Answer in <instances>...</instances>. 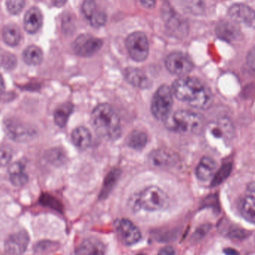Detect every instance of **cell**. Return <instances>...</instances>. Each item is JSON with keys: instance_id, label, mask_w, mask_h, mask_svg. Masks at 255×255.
<instances>
[{"instance_id": "obj_1", "label": "cell", "mask_w": 255, "mask_h": 255, "mask_svg": "<svg viewBox=\"0 0 255 255\" xmlns=\"http://www.w3.org/2000/svg\"><path fill=\"white\" fill-rule=\"evenodd\" d=\"M176 98L198 109H209L213 103L212 93L199 79L184 76L177 79L172 88Z\"/></svg>"}, {"instance_id": "obj_2", "label": "cell", "mask_w": 255, "mask_h": 255, "mask_svg": "<svg viewBox=\"0 0 255 255\" xmlns=\"http://www.w3.org/2000/svg\"><path fill=\"white\" fill-rule=\"evenodd\" d=\"M91 121L94 130L101 137L116 139L121 136L119 117L109 105H98L91 113Z\"/></svg>"}, {"instance_id": "obj_3", "label": "cell", "mask_w": 255, "mask_h": 255, "mask_svg": "<svg viewBox=\"0 0 255 255\" xmlns=\"http://www.w3.org/2000/svg\"><path fill=\"white\" fill-rule=\"evenodd\" d=\"M165 122L168 128L179 133H199L205 128V120L202 115L189 111H178L169 115Z\"/></svg>"}, {"instance_id": "obj_4", "label": "cell", "mask_w": 255, "mask_h": 255, "mask_svg": "<svg viewBox=\"0 0 255 255\" xmlns=\"http://www.w3.org/2000/svg\"><path fill=\"white\" fill-rule=\"evenodd\" d=\"M136 205L145 211H163L169 206V198L160 187L151 186L141 192L136 199Z\"/></svg>"}, {"instance_id": "obj_5", "label": "cell", "mask_w": 255, "mask_h": 255, "mask_svg": "<svg viewBox=\"0 0 255 255\" xmlns=\"http://www.w3.org/2000/svg\"><path fill=\"white\" fill-rule=\"evenodd\" d=\"M173 105V94L172 89L167 85L158 88L153 97L151 112L156 119L166 121L170 115Z\"/></svg>"}, {"instance_id": "obj_6", "label": "cell", "mask_w": 255, "mask_h": 255, "mask_svg": "<svg viewBox=\"0 0 255 255\" xmlns=\"http://www.w3.org/2000/svg\"><path fill=\"white\" fill-rule=\"evenodd\" d=\"M126 47L132 59L138 62L145 61L149 53L148 37L142 31H135L126 39Z\"/></svg>"}, {"instance_id": "obj_7", "label": "cell", "mask_w": 255, "mask_h": 255, "mask_svg": "<svg viewBox=\"0 0 255 255\" xmlns=\"http://www.w3.org/2000/svg\"><path fill=\"white\" fill-rule=\"evenodd\" d=\"M208 137L217 146L229 145L233 139L234 128L232 124L226 120L211 123L207 128Z\"/></svg>"}, {"instance_id": "obj_8", "label": "cell", "mask_w": 255, "mask_h": 255, "mask_svg": "<svg viewBox=\"0 0 255 255\" xmlns=\"http://www.w3.org/2000/svg\"><path fill=\"white\" fill-rule=\"evenodd\" d=\"M166 68L172 74L184 77L193 70L194 64L188 55L181 52H173L166 59Z\"/></svg>"}, {"instance_id": "obj_9", "label": "cell", "mask_w": 255, "mask_h": 255, "mask_svg": "<svg viewBox=\"0 0 255 255\" xmlns=\"http://www.w3.org/2000/svg\"><path fill=\"white\" fill-rule=\"evenodd\" d=\"M103 46L100 38L90 35L81 34L73 43V50L80 57H91L97 53Z\"/></svg>"}, {"instance_id": "obj_10", "label": "cell", "mask_w": 255, "mask_h": 255, "mask_svg": "<svg viewBox=\"0 0 255 255\" xmlns=\"http://www.w3.org/2000/svg\"><path fill=\"white\" fill-rule=\"evenodd\" d=\"M115 227L118 238L125 245H135L142 239V234L139 228L130 220L126 219L118 220L115 223Z\"/></svg>"}, {"instance_id": "obj_11", "label": "cell", "mask_w": 255, "mask_h": 255, "mask_svg": "<svg viewBox=\"0 0 255 255\" xmlns=\"http://www.w3.org/2000/svg\"><path fill=\"white\" fill-rule=\"evenodd\" d=\"M6 134L16 142L31 140L36 134V130L30 126L16 121H7L4 125Z\"/></svg>"}, {"instance_id": "obj_12", "label": "cell", "mask_w": 255, "mask_h": 255, "mask_svg": "<svg viewBox=\"0 0 255 255\" xmlns=\"http://www.w3.org/2000/svg\"><path fill=\"white\" fill-rule=\"evenodd\" d=\"M29 235L25 230L11 234L4 242V252L9 255H22L29 244Z\"/></svg>"}, {"instance_id": "obj_13", "label": "cell", "mask_w": 255, "mask_h": 255, "mask_svg": "<svg viewBox=\"0 0 255 255\" xmlns=\"http://www.w3.org/2000/svg\"><path fill=\"white\" fill-rule=\"evenodd\" d=\"M164 13L166 28L172 35L183 37L187 34L188 25L182 16L172 10H166Z\"/></svg>"}, {"instance_id": "obj_14", "label": "cell", "mask_w": 255, "mask_h": 255, "mask_svg": "<svg viewBox=\"0 0 255 255\" xmlns=\"http://www.w3.org/2000/svg\"><path fill=\"white\" fill-rule=\"evenodd\" d=\"M229 15L231 19L237 23H244L250 27L254 26V10L247 4H234L229 10Z\"/></svg>"}, {"instance_id": "obj_15", "label": "cell", "mask_w": 255, "mask_h": 255, "mask_svg": "<svg viewBox=\"0 0 255 255\" xmlns=\"http://www.w3.org/2000/svg\"><path fill=\"white\" fill-rule=\"evenodd\" d=\"M217 37L225 41H237L241 37V31L238 23L235 21L223 20L219 22L216 28Z\"/></svg>"}, {"instance_id": "obj_16", "label": "cell", "mask_w": 255, "mask_h": 255, "mask_svg": "<svg viewBox=\"0 0 255 255\" xmlns=\"http://www.w3.org/2000/svg\"><path fill=\"white\" fill-rule=\"evenodd\" d=\"M71 255H105L104 245L97 238H87L74 249Z\"/></svg>"}, {"instance_id": "obj_17", "label": "cell", "mask_w": 255, "mask_h": 255, "mask_svg": "<svg viewBox=\"0 0 255 255\" xmlns=\"http://www.w3.org/2000/svg\"><path fill=\"white\" fill-rule=\"evenodd\" d=\"M255 184L254 182H252L247 190V196L243 199L240 208L241 215L252 224H254L255 220Z\"/></svg>"}, {"instance_id": "obj_18", "label": "cell", "mask_w": 255, "mask_h": 255, "mask_svg": "<svg viewBox=\"0 0 255 255\" xmlns=\"http://www.w3.org/2000/svg\"><path fill=\"white\" fill-rule=\"evenodd\" d=\"M217 170V163L210 157H204L196 168V176L200 181H208L215 175Z\"/></svg>"}, {"instance_id": "obj_19", "label": "cell", "mask_w": 255, "mask_h": 255, "mask_svg": "<svg viewBox=\"0 0 255 255\" xmlns=\"http://www.w3.org/2000/svg\"><path fill=\"white\" fill-rule=\"evenodd\" d=\"M41 12L37 7H31L24 16V28L29 34L38 31L42 25Z\"/></svg>"}, {"instance_id": "obj_20", "label": "cell", "mask_w": 255, "mask_h": 255, "mask_svg": "<svg viewBox=\"0 0 255 255\" xmlns=\"http://www.w3.org/2000/svg\"><path fill=\"white\" fill-rule=\"evenodd\" d=\"M124 76L127 82L136 88L145 89L151 86V81L149 80L148 76L139 69H127L125 70Z\"/></svg>"}, {"instance_id": "obj_21", "label": "cell", "mask_w": 255, "mask_h": 255, "mask_svg": "<svg viewBox=\"0 0 255 255\" xmlns=\"http://www.w3.org/2000/svg\"><path fill=\"white\" fill-rule=\"evenodd\" d=\"M176 156L173 152L167 150H157L150 155V161L154 166L166 167L176 163Z\"/></svg>"}, {"instance_id": "obj_22", "label": "cell", "mask_w": 255, "mask_h": 255, "mask_svg": "<svg viewBox=\"0 0 255 255\" xmlns=\"http://www.w3.org/2000/svg\"><path fill=\"white\" fill-rule=\"evenodd\" d=\"M71 139L76 148L80 150L86 149L91 145V132L85 127L76 128L72 131Z\"/></svg>"}, {"instance_id": "obj_23", "label": "cell", "mask_w": 255, "mask_h": 255, "mask_svg": "<svg viewBox=\"0 0 255 255\" xmlns=\"http://www.w3.org/2000/svg\"><path fill=\"white\" fill-rule=\"evenodd\" d=\"M73 105L71 103H64L57 108L54 112L53 119L55 125L59 128H64L67 121L73 112Z\"/></svg>"}, {"instance_id": "obj_24", "label": "cell", "mask_w": 255, "mask_h": 255, "mask_svg": "<svg viewBox=\"0 0 255 255\" xmlns=\"http://www.w3.org/2000/svg\"><path fill=\"white\" fill-rule=\"evenodd\" d=\"M22 58L28 65H39L43 61V52L38 46L31 45L24 50Z\"/></svg>"}, {"instance_id": "obj_25", "label": "cell", "mask_w": 255, "mask_h": 255, "mask_svg": "<svg viewBox=\"0 0 255 255\" xmlns=\"http://www.w3.org/2000/svg\"><path fill=\"white\" fill-rule=\"evenodd\" d=\"M2 38L8 46H17L20 40V31L18 27L13 24L6 25L2 30Z\"/></svg>"}, {"instance_id": "obj_26", "label": "cell", "mask_w": 255, "mask_h": 255, "mask_svg": "<svg viewBox=\"0 0 255 255\" xmlns=\"http://www.w3.org/2000/svg\"><path fill=\"white\" fill-rule=\"evenodd\" d=\"M148 136L145 132L134 130L127 137V145L133 149L141 150L146 145Z\"/></svg>"}, {"instance_id": "obj_27", "label": "cell", "mask_w": 255, "mask_h": 255, "mask_svg": "<svg viewBox=\"0 0 255 255\" xmlns=\"http://www.w3.org/2000/svg\"><path fill=\"white\" fill-rule=\"evenodd\" d=\"M39 202L43 206L47 207V208L54 210L57 212H62L63 206L61 202L58 201L56 198L53 197L50 195L42 194Z\"/></svg>"}, {"instance_id": "obj_28", "label": "cell", "mask_w": 255, "mask_h": 255, "mask_svg": "<svg viewBox=\"0 0 255 255\" xmlns=\"http://www.w3.org/2000/svg\"><path fill=\"white\" fill-rule=\"evenodd\" d=\"M183 4L189 12L195 15L202 14L205 10L203 0H183Z\"/></svg>"}, {"instance_id": "obj_29", "label": "cell", "mask_w": 255, "mask_h": 255, "mask_svg": "<svg viewBox=\"0 0 255 255\" xmlns=\"http://www.w3.org/2000/svg\"><path fill=\"white\" fill-rule=\"evenodd\" d=\"M251 234L252 232L250 231L246 230V229L238 227V226L229 228V230L226 232V235L230 239L235 240V241H243V240L247 239L251 235Z\"/></svg>"}, {"instance_id": "obj_30", "label": "cell", "mask_w": 255, "mask_h": 255, "mask_svg": "<svg viewBox=\"0 0 255 255\" xmlns=\"http://www.w3.org/2000/svg\"><path fill=\"white\" fill-rule=\"evenodd\" d=\"M82 11L85 17L89 20L98 11L95 0H84L82 5Z\"/></svg>"}, {"instance_id": "obj_31", "label": "cell", "mask_w": 255, "mask_h": 255, "mask_svg": "<svg viewBox=\"0 0 255 255\" xmlns=\"http://www.w3.org/2000/svg\"><path fill=\"white\" fill-rule=\"evenodd\" d=\"M232 171V165L226 164L220 169L219 172H216L214 175V178L213 180L212 186H217L221 184L230 174Z\"/></svg>"}, {"instance_id": "obj_32", "label": "cell", "mask_w": 255, "mask_h": 255, "mask_svg": "<svg viewBox=\"0 0 255 255\" xmlns=\"http://www.w3.org/2000/svg\"><path fill=\"white\" fill-rule=\"evenodd\" d=\"M6 6L10 13L17 14L23 9L25 6V0H7Z\"/></svg>"}, {"instance_id": "obj_33", "label": "cell", "mask_w": 255, "mask_h": 255, "mask_svg": "<svg viewBox=\"0 0 255 255\" xmlns=\"http://www.w3.org/2000/svg\"><path fill=\"white\" fill-rule=\"evenodd\" d=\"M107 16L106 13L101 10H99L89 19L90 24L94 28H100L106 24Z\"/></svg>"}, {"instance_id": "obj_34", "label": "cell", "mask_w": 255, "mask_h": 255, "mask_svg": "<svg viewBox=\"0 0 255 255\" xmlns=\"http://www.w3.org/2000/svg\"><path fill=\"white\" fill-rule=\"evenodd\" d=\"M10 181L15 187H22L28 183V176L25 172H19V173L10 175Z\"/></svg>"}, {"instance_id": "obj_35", "label": "cell", "mask_w": 255, "mask_h": 255, "mask_svg": "<svg viewBox=\"0 0 255 255\" xmlns=\"http://www.w3.org/2000/svg\"><path fill=\"white\" fill-rule=\"evenodd\" d=\"M13 151L7 146L0 147V167L7 166L12 159Z\"/></svg>"}, {"instance_id": "obj_36", "label": "cell", "mask_w": 255, "mask_h": 255, "mask_svg": "<svg viewBox=\"0 0 255 255\" xmlns=\"http://www.w3.org/2000/svg\"><path fill=\"white\" fill-rule=\"evenodd\" d=\"M115 175H116L112 172V175H109L108 178H106L103 190H102L101 193H100V199H105V198L107 197L108 195L110 193L112 187H113L114 184H115V181H116V178H115L116 176Z\"/></svg>"}, {"instance_id": "obj_37", "label": "cell", "mask_w": 255, "mask_h": 255, "mask_svg": "<svg viewBox=\"0 0 255 255\" xmlns=\"http://www.w3.org/2000/svg\"><path fill=\"white\" fill-rule=\"evenodd\" d=\"M46 158L51 163L56 164V163H62L63 160L64 159V155L61 150L54 148L48 152Z\"/></svg>"}, {"instance_id": "obj_38", "label": "cell", "mask_w": 255, "mask_h": 255, "mask_svg": "<svg viewBox=\"0 0 255 255\" xmlns=\"http://www.w3.org/2000/svg\"><path fill=\"white\" fill-rule=\"evenodd\" d=\"M211 227V225H204V226H201L195 232L194 235L193 237V239L195 241H197V240L203 238L208 234V232H209Z\"/></svg>"}, {"instance_id": "obj_39", "label": "cell", "mask_w": 255, "mask_h": 255, "mask_svg": "<svg viewBox=\"0 0 255 255\" xmlns=\"http://www.w3.org/2000/svg\"><path fill=\"white\" fill-rule=\"evenodd\" d=\"M24 169H25L24 164H22L20 162H14L8 166L7 172H8L9 175H10L24 172Z\"/></svg>"}, {"instance_id": "obj_40", "label": "cell", "mask_w": 255, "mask_h": 255, "mask_svg": "<svg viewBox=\"0 0 255 255\" xmlns=\"http://www.w3.org/2000/svg\"><path fill=\"white\" fill-rule=\"evenodd\" d=\"M157 255H175V251L173 247H166L161 249Z\"/></svg>"}, {"instance_id": "obj_41", "label": "cell", "mask_w": 255, "mask_h": 255, "mask_svg": "<svg viewBox=\"0 0 255 255\" xmlns=\"http://www.w3.org/2000/svg\"><path fill=\"white\" fill-rule=\"evenodd\" d=\"M140 1L144 7L148 9H151L155 7L157 0H140Z\"/></svg>"}, {"instance_id": "obj_42", "label": "cell", "mask_w": 255, "mask_h": 255, "mask_svg": "<svg viewBox=\"0 0 255 255\" xmlns=\"http://www.w3.org/2000/svg\"><path fill=\"white\" fill-rule=\"evenodd\" d=\"M248 62H250V65L252 66L253 69L255 65V52L254 49H252L251 52L249 54Z\"/></svg>"}, {"instance_id": "obj_43", "label": "cell", "mask_w": 255, "mask_h": 255, "mask_svg": "<svg viewBox=\"0 0 255 255\" xmlns=\"http://www.w3.org/2000/svg\"><path fill=\"white\" fill-rule=\"evenodd\" d=\"M52 1V4L55 7H62L67 2V0H51Z\"/></svg>"}, {"instance_id": "obj_44", "label": "cell", "mask_w": 255, "mask_h": 255, "mask_svg": "<svg viewBox=\"0 0 255 255\" xmlns=\"http://www.w3.org/2000/svg\"><path fill=\"white\" fill-rule=\"evenodd\" d=\"M224 253L227 255H239L238 252H237L234 249H226V250H225Z\"/></svg>"}, {"instance_id": "obj_45", "label": "cell", "mask_w": 255, "mask_h": 255, "mask_svg": "<svg viewBox=\"0 0 255 255\" xmlns=\"http://www.w3.org/2000/svg\"><path fill=\"white\" fill-rule=\"evenodd\" d=\"M4 80H3L2 77H1V75H0V94L1 93L4 92Z\"/></svg>"}, {"instance_id": "obj_46", "label": "cell", "mask_w": 255, "mask_h": 255, "mask_svg": "<svg viewBox=\"0 0 255 255\" xmlns=\"http://www.w3.org/2000/svg\"><path fill=\"white\" fill-rule=\"evenodd\" d=\"M137 255H145V254H142V253H141V254H138Z\"/></svg>"}]
</instances>
